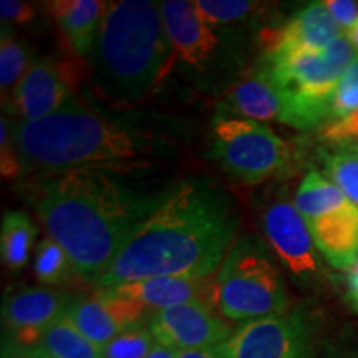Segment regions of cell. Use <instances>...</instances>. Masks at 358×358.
Returning a JSON list of instances; mask_svg holds the SVG:
<instances>
[{"instance_id": "6da1fadb", "label": "cell", "mask_w": 358, "mask_h": 358, "mask_svg": "<svg viewBox=\"0 0 358 358\" xmlns=\"http://www.w3.org/2000/svg\"><path fill=\"white\" fill-rule=\"evenodd\" d=\"M239 219L231 201L204 181H186L156 199L96 282L111 289L148 277L206 279L229 252Z\"/></svg>"}, {"instance_id": "7a4b0ae2", "label": "cell", "mask_w": 358, "mask_h": 358, "mask_svg": "<svg viewBox=\"0 0 358 358\" xmlns=\"http://www.w3.org/2000/svg\"><path fill=\"white\" fill-rule=\"evenodd\" d=\"M29 194L48 237L65 250L75 274L95 285L156 203L129 192L103 169L40 176Z\"/></svg>"}, {"instance_id": "3957f363", "label": "cell", "mask_w": 358, "mask_h": 358, "mask_svg": "<svg viewBox=\"0 0 358 358\" xmlns=\"http://www.w3.org/2000/svg\"><path fill=\"white\" fill-rule=\"evenodd\" d=\"M22 173L52 176L73 169L129 171L145 168L156 141L140 129L70 100L64 108L13 128Z\"/></svg>"}, {"instance_id": "277c9868", "label": "cell", "mask_w": 358, "mask_h": 358, "mask_svg": "<svg viewBox=\"0 0 358 358\" xmlns=\"http://www.w3.org/2000/svg\"><path fill=\"white\" fill-rule=\"evenodd\" d=\"M174 55L159 3L150 0L111 2L90 53V77L105 100L129 106L159 87Z\"/></svg>"}, {"instance_id": "5b68a950", "label": "cell", "mask_w": 358, "mask_h": 358, "mask_svg": "<svg viewBox=\"0 0 358 358\" xmlns=\"http://www.w3.org/2000/svg\"><path fill=\"white\" fill-rule=\"evenodd\" d=\"M357 57L347 35L322 50L302 48L267 57L262 71L285 98L282 123L307 129L332 120L335 88Z\"/></svg>"}, {"instance_id": "8992f818", "label": "cell", "mask_w": 358, "mask_h": 358, "mask_svg": "<svg viewBox=\"0 0 358 358\" xmlns=\"http://www.w3.org/2000/svg\"><path fill=\"white\" fill-rule=\"evenodd\" d=\"M214 303L226 320H257L287 313L284 277L259 237L234 241L219 267Z\"/></svg>"}, {"instance_id": "52a82bcc", "label": "cell", "mask_w": 358, "mask_h": 358, "mask_svg": "<svg viewBox=\"0 0 358 358\" xmlns=\"http://www.w3.org/2000/svg\"><path fill=\"white\" fill-rule=\"evenodd\" d=\"M211 153L231 176L257 185L284 169L290 150L274 129L254 120L216 116Z\"/></svg>"}, {"instance_id": "ba28073f", "label": "cell", "mask_w": 358, "mask_h": 358, "mask_svg": "<svg viewBox=\"0 0 358 358\" xmlns=\"http://www.w3.org/2000/svg\"><path fill=\"white\" fill-rule=\"evenodd\" d=\"M222 358H315L310 317L301 308L244 322L219 345Z\"/></svg>"}, {"instance_id": "9c48e42d", "label": "cell", "mask_w": 358, "mask_h": 358, "mask_svg": "<svg viewBox=\"0 0 358 358\" xmlns=\"http://www.w3.org/2000/svg\"><path fill=\"white\" fill-rule=\"evenodd\" d=\"M146 325L156 342L178 352L219 347L234 332L208 301H192L163 308L155 312Z\"/></svg>"}, {"instance_id": "30bf717a", "label": "cell", "mask_w": 358, "mask_h": 358, "mask_svg": "<svg viewBox=\"0 0 358 358\" xmlns=\"http://www.w3.org/2000/svg\"><path fill=\"white\" fill-rule=\"evenodd\" d=\"M262 229L275 256L297 279H308L320 271L317 245L308 222L290 203H275L262 216Z\"/></svg>"}, {"instance_id": "8fae6325", "label": "cell", "mask_w": 358, "mask_h": 358, "mask_svg": "<svg viewBox=\"0 0 358 358\" xmlns=\"http://www.w3.org/2000/svg\"><path fill=\"white\" fill-rule=\"evenodd\" d=\"M69 294L50 287H27L6 295L2 324L7 337L27 347H37L45 330L66 313Z\"/></svg>"}, {"instance_id": "7c38bea8", "label": "cell", "mask_w": 358, "mask_h": 358, "mask_svg": "<svg viewBox=\"0 0 358 358\" xmlns=\"http://www.w3.org/2000/svg\"><path fill=\"white\" fill-rule=\"evenodd\" d=\"M73 100V77L64 64L40 60L30 66L8 98L13 115L20 123L47 118Z\"/></svg>"}, {"instance_id": "4fadbf2b", "label": "cell", "mask_w": 358, "mask_h": 358, "mask_svg": "<svg viewBox=\"0 0 358 358\" xmlns=\"http://www.w3.org/2000/svg\"><path fill=\"white\" fill-rule=\"evenodd\" d=\"M159 10L176 55L189 65L204 64L216 48L217 37L196 2L166 0L159 3Z\"/></svg>"}, {"instance_id": "5bb4252c", "label": "cell", "mask_w": 358, "mask_h": 358, "mask_svg": "<svg viewBox=\"0 0 358 358\" xmlns=\"http://www.w3.org/2000/svg\"><path fill=\"white\" fill-rule=\"evenodd\" d=\"M343 35L324 2H313L285 22L280 29L266 34L267 57L302 50H322Z\"/></svg>"}, {"instance_id": "9a60e30c", "label": "cell", "mask_w": 358, "mask_h": 358, "mask_svg": "<svg viewBox=\"0 0 358 358\" xmlns=\"http://www.w3.org/2000/svg\"><path fill=\"white\" fill-rule=\"evenodd\" d=\"M98 290L127 299L153 313L192 301H214V289H208L204 279H191V277H148L111 289Z\"/></svg>"}, {"instance_id": "2e32d148", "label": "cell", "mask_w": 358, "mask_h": 358, "mask_svg": "<svg viewBox=\"0 0 358 358\" xmlns=\"http://www.w3.org/2000/svg\"><path fill=\"white\" fill-rule=\"evenodd\" d=\"M313 243L335 268L358 262V208L347 203L337 211L308 221Z\"/></svg>"}, {"instance_id": "e0dca14e", "label": "cell", "mask_w": 358, "mask_h": 358, "mask_svg": "<svg viewBox=\"0 0 358 358\" xmlns=\"http://www.w3.org/2000/svg\"><path fill=\"white\" fill-rule=\"evenodd\" d=\"M285 113V98L261 70L244 82L237 83L219 106V116L226 118L266 122L277 120L282 123Z\"/></svg>"}, {"instance_id": "ac0fdd59", "label": "cell", "mask_w": 358, "mask_h": 358, "mask_svg": "<svg viewBox=\"0 0 358 358\" xmlns=\"http://www.w3.org/2000/svg\"><path fill=\"white\" fill-rule=\"evenodd\" d=\"M47 7L65 34L71 50L78 57H90L108 3L100 0H57Z\"/></svg>"}, {"instance_id": "d6986e66", "label": "cell", "mask_w": 358, "mask_h": 358, "mask_svg": "<svg viewBox=\"0 0 358 358\" xmlns=\"http://www.w3.org/2000/svg\"><path fill=\"white\" fill-rule=\"evenodd\" d=\"M347 203L350 201L330 179L322 176L317 169H312L302 179V185L299 186L297 194H295L294 206L308 222L337 211Z\"/></svg>"}, {"instance_id": "ffe728a7", "label": "cell", "mask_w": 358, "mask_h": 358, "mask_svg": "<svg viewBox=\"0 0 358 358\" xmlns=\"http://www.w3.org/2000/svg\"><path fill=\"white\" fill-rule=\"evenodd\" d=\"M37 348L47 358H103L101 348L85 337L65 315L45 330Z\"/></svg>"}, {"instance_id": "44dd1931", "label": "cell", "mask_w": 358, "mask_h": 358, "mask_svg": "<svg viewBox=\"0 0 358 358\" xmlns=\"http://www.w3.org/2000/svg\"><path fill=\"white\" fill-rule=\"evenodd\" d=\"M37 227L24 211H7L0 229V256L12 271L22 268L30 259Z\"/></svg>"}, {"instance_id": "7402d4cb", "label": "cell", "mask_w": 358, "mask_h": 358, "mask_svg": "<svg viewBox=\"0 0 358 358\" xmlns=\"http://www.w3.org/2000/svg\"><path fill=\"white\" fill-rule=\"evenodd\" d=\"M30 53L25 42L17 38L12 30L2 27V38H0V87H2V100L6 103L13 93L20 80L29 71Z\"/></svg>"}, {"instance_id": "603a6c76", "label": "cell", "mask_w": 358, "mask_h": 358, "mask_svg": "<svg viewBox=\"0 0 358 358\" xmlns=\"http://www.w3.org/2000/svg\"><path fill=\"white\" fill-rule=\"evenodd\" d=\"M34 272L40 282L50 285L62 284L75 274L66 252L50 237H45L35 248Z\"/></svg>"}, {"instance_id": "cb8c5ba5", "label": "cell", "mask_w": 358, "mask_h": 358, "mask_svg": "<svg viewBox=\"0 0 358 358\" xmlns=\"http://www.w3.org/2000/svg\"><path fill=\"white\" fill-rule=\"evenodd\" d=\"M330 179L345 198L358 208V155L355 151H337L324 156Z\"/></svg>"}, {"instance_id": "d4e9b609", "label": "cell", "mask_w": 358, "mask_h": 358, "mask_svg": "<svg viewBox=\"0 0 358 358\" xmlns=\"http://www.w3.org/2000/svg\"><path fill=\"white\" fill-rule=\"evenodd\" d=\"M155 335L148 325L124 330L101 348L103 358H146L156 345Z\"/></svg>"}, {"instance_id": "484cf974", "label": "cell", "mask_w": 358, "mask_h": 358, "mask_svg": "<svg viewBox=\"0 0 358 358\" xmlns=\"http://www.w3.org/2000/svg\"><path fill=\"white\" fill-rule=\"evenodd\" d=\"M196 6L209 24H231L244 20L257 8L256 2L248 0H196Z\"/></svg>"}, {"instance_id": "4316f807", "label": "cell", "mask_w": 358, "mask_h": 358, "mask_svg": "<svg viewBox=\"0 0 358 358\" xmlns=\"http://www.w3.org/2000/svg\"><path fill=\"white\" fill-rule=\"evenodd\" d=\"M358 110V57L338 80L332 98V122L343 120Z\"/></svg>"}, {"instance_id": "83f0119b", "label": "cell", "mask_w": 358, "mask_h": 358, "mask_svg": "<svg viewBox=\"0 0 358 358\" xmlns=\"http://www.w3.org/2000/svg\"><path fill=\"white\" fill-rule=\"evenodd\" d=\"M0 169H2L3 178H17L20 176L22 166L17 155L15 143H13V131L8 128L6 116L0 120Z\"/></svg>"}, {"instance_id": "f1b7e54d", "label": "cell", "mask_w": 358, "mask_h": 358, "mask_svg": "<svg viewBox=\"0 0 358 358\" xmlns=\"http://www.w3.org/2000/svg\"><path fill=\"white\" fill-rule=\"evenodd\" d=\"M322 138L329 143H335V145L358 143V110L347 118L325 124L322 129Z\"/></svg>"}, {"instance_id": "f546056e", "label": "cell", "mask_w": 358, "mask_h": 358, "mask_svg": "<svg viewBox=\"0 0 358 358\" xmlns=\"http://www.w3.org/2000/svg\"><path fill=\"white\" fill-rule=\"evenodd\" d=\"M35 17V7L19 0H2L0 2V19L2 24H29Z\"/></svg>"}, {"instance_id": "4dcf8cb0", "label": "cell", "mask_w": 358, "mask_h": 358, "mask_svg": "<svg viewBox=\"0 0 358 358\" xmlns=\"http://www.w3.org/2000/svg\"><path fill=\"white\" fill-rule=\"evenodd\" d=\"M327 10L334 17V20L345 29L347 32L358 20V3L353 0H325Z\"/></svg>"}, {"instance_id": "1f68e13d", "label": "cell", "mask_w": 358, "mask_h": 358, "mask_svg": "<svg viewBox=\"0 0 358 358\" xmlns=\"http://www.w3.org/2000/svg\"><path fill=\"white\" fill-rule=\"evenodd\" d=\"M2 358H47L37 347H27L15 340L3 338Z\"/></svg>"}, {"instance_id": "d6a6232c", "label": "cell", "mask_w": 358, "mask_h": 358, "mask_svg": "<svg viewBox=\"0 0 358 358\" xmlns=\"http://www.w3.org/2000/svg\"><path fill=\"white\" fill-rule=\"evenodd\" d=\"M178 358H222L219 347H208V348H194V350L179 352Z\"/></svg>"}, {"instance_id": "836d02e7", "label": "cell", "mask_w": 358, "mask_h": 358, "mask_svg": "<svg viewBox=\"0 0 358 358\" xmlns=\"http://www.w3.org/2000/svg\"><path fill=\"white\" fill-rule=\"evenodd\" d=\"M179 352L174 350V348L163 345V343H156L153 350L148 353L146 358H178Z\"/></svg>"}, {"instance_id": "e575fe53", "label": "cell", "mask_w": 358, "mask_h": 358, "mask_svg": "<svg viewBox=\"0 0 358 358\" xmlns=\"http://www.w3.org/2000/svg\"><path fill=\"white\" fill-rule=\"evenodd\" d=\"M348 290H350V299L353 302L358 301V262L352 267L350 275H348Z\"/></svg>"}, {"instance_id": "d590c367", "label": "cell", "mask_w": 358, "mask_h": 358, "mask_svg": "<svg viewBox=\"0 0 358 358\" xmlns=\"http://www.w3.org/2000/svg\"><path fill=\"white\" fill-rule=\"evenodd\" d=\"M347 34H348V35H347L348 40H350L352 45L357 48V52H358V20L355 22V25H353L352 29L348 30Z\"/></svg>"}, {"instance_id": "8d00e7d4", "label": "cell", "mask_w": 358, "mask_h": 358, "mask_svg": "<svg viewBox=\"0 0 358 358\" xmlns=\"http://www.w3.org/2000/svg\"><path fill=\"white\" fill-rule=\"evenodd\" d=\"M353 151H355V153H357V155H358V145H357V146H355V148H353Z\"/></svg>"}, {"instance_id": "74e56055", "label": "cell", "mask_w": 358, "mask_h": 358, "mask_svg": "<svg viewBox=\"0 0 358 358\" xmlns=\"http://www.w3.org/2000/svg\"><path fill=\"white\" fill-rule=\"evenodd\" d=\"M353 303H355V306H357V307H358V301H357V302H353Z\"/></svg>"}]
</instances>
